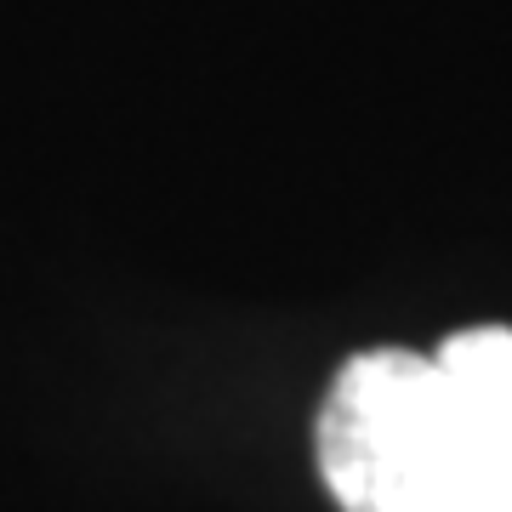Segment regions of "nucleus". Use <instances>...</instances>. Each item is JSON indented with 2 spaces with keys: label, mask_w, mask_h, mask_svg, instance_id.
<instances>
[{
  "label": "nucleus",
  "mask_w": 512,
  "mask_h": 512,
  "mask_svg": "<svg viewBox=\"0 0 512 512\" xmlns=\"http://www.w3.org/2000/svg\"><path fill=\"white\" fill-rule=\"evenodd\" d=\"M433 359L444 365L450 387L461 393L478 439L490 444L495 467L512 490V325H467L450 330Z\"/></svg>",
  "instance_id": "2"
},
{
  "label": "nucleus",
  "mask_w": 512,
  "mask_h": 512,
  "mask_svg": "<svg viewBox=\"0 0 512 512\" xmlns=\"http://www.w3.org/2000/svg\"><path fill=\"white\" fill-rule=\"evenodd\" d=\"M313 461L342 512H512L490 444L421 348H365L336 365Z\"/></svg>",
  "instance_id": "1"
}]
</instances>
